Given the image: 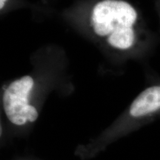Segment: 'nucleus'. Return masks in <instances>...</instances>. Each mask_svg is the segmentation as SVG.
Returning <instances> with one entry per match:
<instances>
[{
  "instance_id": "4",
  "label": "nucleus",
  "mask_w": 160,
  "mask_h": 160,
  "mask_svg": "<svg viewBox=\"0 0 160 160\" xmlns=\"http://www.w3.org/2000/svg\"><path fill=\"white\" fill-rule=\"evenodd\" d=\"M8 0H0V9L3 10L4 8L5 7L6 3H7Z\"/></svg>"
},
{
  "instance_id": "3",
  "label": "nucleus",
  "mask_w": 160,
  "mask_h": 160,
  "mask_svg": "<svg viewBox=\"0 0 160 160\" xmlns=\"http://www.w3.org/2000/svg\"><path fill=\"white\" fill-rule=\"evenodd\" d=\"M160 112V82L144 89L132 102L128 114L132 119L151 117Z\"/></svg>"
},
{
  "instance_id": "1",
  "label": "nucleus",
  "mask_w": 160,
  "mask_h": 160,
  "mask_svg": "<svg viewBox=\"0 0 160 160\" xmlns=\"http://www.w3.org/2000/svg\"><path fill=\"white\" fill-rule=\"evenodd\" d=\"M88 25L94 38L122 57L140 59L154 43L139 11L125 0H101L93 6Z\"/></svg>"
},
{
  "instance_id": "5",
  "label": "nucleus",
  "mask_w": 160,
  "mask_h": 160,
  "mask_svg": "<svg viewBox=\"0 0 160 160\" xmlns=\"http://www.w3.org/2000/svg\"><path fill=\"white\" fill-rule=\"evenodd\" d=\"M159 14H160V0H159Z\"/></svg>"
},
{
  "instance_id": "2",
  "label": "nucleus",
  "mask_w": 160,
  "mask_h": 160,
  "mask_svg": "<svg viewBox=\"0 0 160 160\" xmlns=\"http://www.w3.org/2000/svg\"><path fill=\"white\" fill-rule=\"evenodd\" d=\"M35 86L34 77L25 75L11 82L4 90L3 108L11 122L16 125H24L37 119V110L30 104Z\"/></svg>"
}]
</instances>
